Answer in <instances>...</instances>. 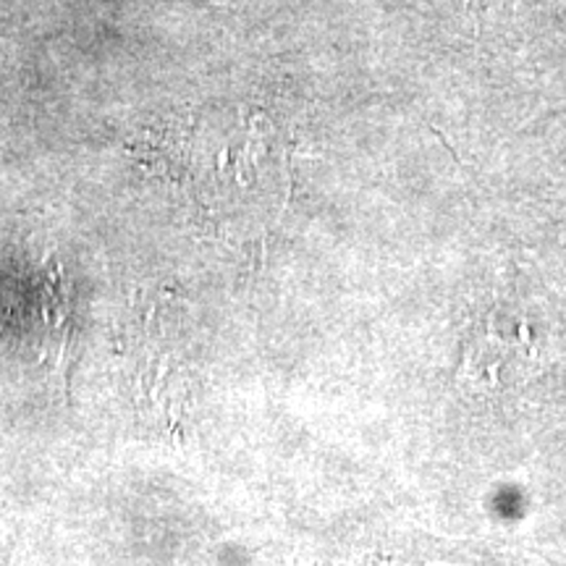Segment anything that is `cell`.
Wrapping results in <instances>:
<instances>
[{
    "instance_id": "1",
    "label": "cell",
    "mask_w": 566,
    "mask_h": 566,
    "mask_svg": "<svg viewBox=\"0 0 566 566\" xmlns=\"http://www.w3.org/2000/svg\"><path fill=\"white\" fill-rule=\"evenodd\" d=\"M541 359L543 354L525 321L493 313L467 338L457 380L472 394H499L504 386L533 375Z\"/></svg>"
}]
</instances>
